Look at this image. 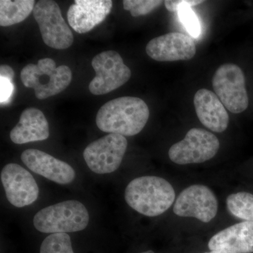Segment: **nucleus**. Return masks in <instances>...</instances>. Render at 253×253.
<instances>
[{
	"mask_svg": "<svg viewBox=\"0 0 253 253\" xmlns=\"http://www.w3.org/2000/svg\"><path fill=\"white\" fill-rule=\"evenodd\" d=\"M112 6L111 0H76L68 11V23L80 34L87 33L104 21Z\"/></svg>",
	"mask_w": 253,
	"mask_h": 253,
	"instance_id": "nucleus-14",
	"label": "nucleus"
},
{
	"mask_svg": "<svg viewBox=\"0 0 253 253\" xmlns=\"http://www.w3.org/2000/svg\"><path fill=\"white\" fill-rule=\"evenodd\" d=\"M201 0H167L165 1L166 9L170 12H177L179 10L185 7H191L204 3Z\"/></svg>",
	"mask_w": 253,
	"mask_h": 253,
	"instance_id": "nucleus-23",
	"label": "nucleus"
},
{
	"mask_svg": "<svg viewBox=\"0 0 253 253\" xmlns=\"http://www.w3.org/2000/svg\"><path fill=\"white\" fill-rule=\"evenodd\" d=\"M1 181L8 201L16 208L33 204L39 196L36 179L25 168L16 163L6 165L1 169Z\"/></svg>",
	"mask_w": 253,
	"mask_h": 253,
	"instance_id": "nucleus-11",
	"label": "nucleus"
},
{
	"mask_svg": "<svg viewBox=\"0 0 253 253\" xmlns=\"http://www.w3.org/2000/svg\"><path fill=\"white\" fill-rule=\"evenodd\" d=\"M0 86H1V104H5L9 101L14 90V86L12 81L6 78H0Z\"/></svg>",
	"mask_w": 253,
	"mask_h": 253,
	"instance_id": "nucleus-24",
	"label": "nucleus"
},
{
	"mask_svg": "<svg viewBox=\"0 0 253 253\" xmlns=\"http://www.w3.org/2000/svg\"><path fill=\"white\" fill-rule=\"evenodd\" d=\"M228 211L234 217L253 221V194L239 192L229 195L226 199Z\"/></svg>",
	"mask_w": 253,
	"mask_h": 253,
	"instance_id": "nucleus-19",
	"label": "nucleus"
},
{
	"mask_svg": "<svg viewBox=\"0 0 253 253\" xmlns=\"http://www.w3.org/2000/svg\"><path fill=\"white\" fill-rule=\"evenodd\" d=\"M146 51L155 61H186L194 57L196 48L191 37L174 32L151 40L146 46Z\"/></svg>",
	"mask_w": 253,
	"mask_h": 253,
	"instance_id": "nucleus-12",
	"label": "nucleus"
},
{
	"mask_svg": "<svg viewBox=\"0 0 253 253\" xmlns=\"http://www.w3.org/2000/svg\"><path fill=\"white\" fill-rule=\"evenodd\" d=\"M89 221L85 206L76 200H68L37 212L33 224L37 230L44 234H67L84 230Z\"/></svg>",
	"mask_w": 253,
	"mask_h": 253,
	"instance_id": "nucleus-3",
	"label": "nucleus"
},
{
	"mask_svg": "<svg viewBox=\"0 0 253 253\" xmlns=\"http://www.w3.org/2000/svg\"><path fill=\"white\" fill-rule=\"evenodd\" d=\"M125 199L136 212L147 217H156L172 206L175 191L171 184L162 177L141 176L126 186Z\"/></svg>",
	"mask_w": 253,
	"mask_h": 253,
	"instance_id": "nucleus-2",
	"label": "nucleus"
},
{
	"mask_svg": "<svg viewBox=\"0 0 253 253\" xmlns=\"http://www.w3.org/2000/svg\"><path fill=\"white\" fill-rule=\"evenodd\" d=\"M34 0H1L0 1V26H11L22 22L33 11Z\"/></svg>",
	"mask_w": 253,
	"mask_h": 253,
	"instance_id": "nucleus-18",
	"label": "nucleus"
},
{
	"mask_svg": "<svg viewBox=\"0 0 253 253\" xmlns=\"http://www.w3.org/2000/svg\"><path fill=\"white\" fill-rule=\"evenodd\" d=\"M33 16L46 45L56 49H66L72 45L74 41L72 31L63 19L56 1H38L33 9Z\"/></svg>",
	"mask_w": 253,
	"mask_h": 253,
	"instance_id": "nucleus-7",
	"label": "nucleus"
},
{
	"mask_svg": "<svg viewBox=\"0 0 253 253\" xmlns=\"http://www.w3.org/2000/svg\"><path fill=\"white\" fill-rule=\"evenodd\" d=\"M40 253H74L71 237L66 233L50 234L42 243Z\"/></svg>",
	"mask_w": 253,
	"mask_h": 253,
	"instance_id": "nucleus-20",
	"label": "nucleus"
},
{
	"mask_svg": "<svg viewBox=\"0 0 253 253\" xmlns=\"http://www.w3.org/2000/svg\"><path fill=\"white\" fill-rule=\"evenodd\" d=\"M126 148V136L109 134L88 145L83 152V157L93 172L109 174L121 166Z\"/></svg>",
	"mask_w": 253,
	"mask_h": 253,
	"instance_id": "nucleus-9",
	"label": "nucleus"
},
{
	"mask_svg": "<svg viewBox=\"0 0 253 253\" xmlns=\"http://www.w3.org/2000/svg\"><path fill=\"white\" fill-rule=\"evenodd\" d=\"M181 22L193 38H198L201 33V24L197 16L191 7H185L177 11Z\"/></svg>",
	"mask_w": 253,
	"mask_h": 253,
	"instance_id": "nucleus-22",
	"label": "nucleus"
},
{
	"mask_svg": "<svg viewBox=\"0 0 253 253\" xmlns=\"http://www.w3.org/2000/svg\"><path fill=\"white\" fill-rule=\"evenodd\" d=\"M219 149V141L214 134L201 128H192L183 140L171 146L168 155L176 164H194L212 159Z\"/></svg>",
	"mask_w": 253,
	"mask_h": 253,
	"instance_id": "nucleus-6",
	"label": "nucleus"
},
{
	"mask_svg": "<svg viewBox=\"0 0 253 253\" xmlns=\"http://www.w3.org/2000/svg\"><path fill=\"white\" fill-rule=\"evenodd\" d=\"M91 65L96 72V76L89 84L92 94H108L130 79L131 70L117 51L111 50L100 53L93 58Z\"/></svg>",
	"mask_w": 253,
	"mask_h": 253,
	"instance_id": "nucleus-8",
	"label": "nucleus"
},
{
	"mask_svg": "<svg viewBox=\"0 0 253 253\" xmlns=\"http://www.w3.org/2000/svg\"><path fill=\"white\" fill-rule=\"evenodd\" d=\"M217 197L208 186L195 184L183 190L174 204L173 211L179 217H194L208 223L215 217Z\"/></svg>",
	"mask_w": 253,
	"mask_h": 253,
	"instance_id": "nucleus-10",
	"label": "nucleus"
},
{
	"mask_svg": "<svg viewBox=\"0 0 253 253\" xmlns=\"http://www.w3.org/2000/svg\"><path fill=\"white\" fill-rule=\"evenodd\" d=\"M212 86L217 97L231 113L238 114L249 107L246 78L237 65L225 63L219 66L213 76Z\"/></svg>",
	"mask_w": 253,
	"mask_h": 253,
	"instance_id": "nucleus-5",
	"label": "nucleus"
},
{
	"mask_svg": "<svg viewBox=\"0 0 253 253\" xmlns=\"http://www.w3.org/2000/svg\"><path fill=\"white\" fill-rule=\"evenodd\" d=\"M150 111L142 99L123 96L103 105L96 115V126L109 134L131 136L139 134L148 122Z\"/></svg>",
	"mask_w": 253,
	"mask_h": 253,
	"instance_id": "nucleus-1",
	"label": "nucleus"
},
{
	"mask_svg": "<svg viewBox=\"0 0 253 253\" xmlns=\"http://www.w3.org/2000/svg\"><path fill=\"white\" fill-rule=\"evenodd\" d=\"M49 136V123L44 113L36 108L23 111L19 122L10 132V139L16 144L44 141Z\"/></svg>",
	"mask_w": 253,
	"mask_h": 253,
	"instance_id": "nucleus-17",
	"label": "nucleus"
},
{
	"mask_svg": "<svg viewBox=\"0 0 253 253\" xmlns=\"http://www.w3.org/2000/svg\"><path fill=\"white\" fill-rule=\"evenodd\" d=\"M208 248L221 253H253V221H242L219 231L210 240Z\"/></svg>",
	"mask_w": 253,
	"mask_h": 253,
	"instance_id": "nucleus-15",
	"label": "nucleus"
},
{
	"mask_svg": "<svg viewBox=\"0 0 253 253\" xmlns=\"http://www.w3.org/2000/svg\"><path fill=\"white\" fill-rule=\"evenodd\" d=\"M154 253V252L153 251H145V252H143V253Z\"/></svg>",
	"mask_w": 253,
	"mask_h": 253,
	"instance_id": "nucleus-26",
	"label": "nucleus"
},
{
	"mask_svg": "<svg viewBox=\"0 0 253 253\" xmlns=\"http://www.w3.org/2000/svg\"><path fill=\"white\" fill-rule=\"evenodd\" d=\"M194 103L196 115L205 126L218 133L227 129L229 114L215 93L204 88L199 89L195 94Z\"/></svg>",
	"mask_w": 253,
	"mask_h": 253,
	"instance_id": "nucleus-16",
	"label": "nucleus"
},
{
	"mask_svg": "<svg viewBox=\"0 0 253 253\" xmlns=\"http://www.w3.org/2000/svg\"><path fill=\"white\" fill-rule=\"evenodd\" d=\"M163 2L161 0H124L123 4L125 10L130 11L134 17H138L152 12Z\"/></svg>",
	"mask_w": 253,
	"mask_h": 253,
	"instance_id": "nucleus-21",
	"label": "nucleus"
},
{
	"mask_svg": "<svg viewBox=\"0 0 253 253\" xmlns=\"http://www.w3.org/2000/svg\"><path fill=\"white\" fill-rule=\"evenodd\" d=\"M205 253H221L216 252V251H211V252Z\"/></svg>",
	"mask_w": 253,
	"mask_h": 253,
	"instance_id": "nucleus-27",
	"label": "nucleus"
},
{
	"mask_svg": "<svg viewBox=\"0 0 253 253\" xmlns=\"http://www.w3.org/2000/svg\"><path fill=\"white\" fill-rule=\"evenodd\" d=\"M23 84L33 88L37 99H45L65 90L72 81L71 68L62 65L56 67L54 60L45 58L37 64H28L21 73Z\"/></svg>",
	"mask_w": 253,
	"mask_h": 253,
	"instance_id": "nucleus-4",
	"label": "nucleus"
},
{
	"mask_svg": "<svg viewBox=\"0 0 253 253\" xmlns=\"http://www.w3.org/2000/svg\"><path fill=\"white\" fill-rule=\"evenodd\" d=\"M21 161L33 172L59 184H68L76 178V172L70 165L38 149L23 151Z\"/></svg>",
	"mask_w": 253,
	"mask_h": 253,
	"instance_id": "nucleus-13",
	"label": "nucleus"
},
{
	"mask_svg": "<svg viewBox=\"0 0 253 253\" xmlns=\"http://www.w3.org/2000/svg\"><path fill=\"white\" fill-rule=\"evenodd\" d=\"M0 78H6L10 81H13L14 78V70L7 65H1L0 66Z\"/></svg>",
	"mask_w": 253,
	"mask_h": 253,
	"instance_id": "nucleus-25",
	"label": "nucleus"
}]
</instances>
